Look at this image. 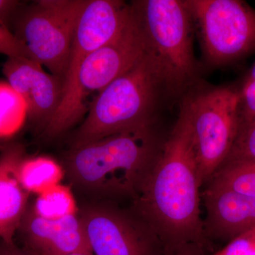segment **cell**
Returning a JSON list of instances; mask_svg holds the SVG:
<instances>
[{
    "label": "cell",
    "instance_id": "cell-1",
    "mask_svg": "<svg viewBox=\"0 0 255 255\" xmlns=\"http://www.w3.org/2000/svg\"><path fill=\"white\" fill-rule=\"evenodd\" d=\"M201 186L189 126L180 114L135 197L145 226L159 243L182 249L206 241Z\"/></svg>",
    "mask_w": 255,
    "mask_h": 255
},
{
    "label": "cell",
    "instance_id": "cell-2",
    "mask_svg": "<svg viewBox=\"0 0 255 255\" xmlns=\"http://www.w3.org/2000/svg\"><path fill=\"white\" fill-rule=\"evenodd\" d=\"M162 143L151 126L72 147L66 169L73 182L107 196L136 197Z\"/></svg>",
    "mask_w": 255,
    "mask_h": 255
},
{
    "label": "cell",
    "instance_id": "cell-3",
    "mask_svg": "<svg viewBox=\"0 0 255 255\" xmlns=\"http://www.w3.org/2000/svg\"><path fill=\"white\" fill-rule=\"evenodd\" d=\"M162 88H167L157 62L147 54L97 95L73 137V147L151 126Z\"/></svg>",
    "mask_w": 255,
    "mask_h": 255
},
{
    "label": "cell",
    "instance_id": "cell-4",
    "mask_svg": "<svg viewBox=\"0 0 255 255\" xmlns=\"http://www.w3.org/2000/svg\"><path fill=\"white\" fill-rule=\"evenodd\" d=\"M131 17L118 36L89 55L80 65L72 93L58 107L44 128L48 137L67 131L84 114L90 102L116 79L128 71L147 54L136 18Z\"/></svg>",
    "mask_w": 255,
    "mask_h": 255
},
{
    "label": "cell",
    "instance_id": "cell-5",
    "mask_svg": "<svg viewBox=\"0 0 255 255\" xmlns=\"http://www.w3.org/2000/svg\"><path fill=\"white\" fill-rule=\"evenodd\" d=\"M131 9L143 37L147 53L160 68L167 88L175 90L195 73L193 19L186 1L144 0Z\"/></svg>",
    "mask_w": 255,
    "mask_h": 255
},
{
    "label": "cell",
    "instance_id": "cell-6",
    "mask_svg": "<svg viewBox=\"0 0 255 255\" xmlns=\"http://www.w3.org/2000/svg\"><path fill=\"white\" fill-rule=\"evenodd\" d=\"M180 114L187 121L202 185L224 163L241 127L239 91L220 87L186 102Z\"/></svg>",
    "mask_w": 255,
    "mask_h": 255
},
{
    "label": "cell",
    "instance_id": "cell-7",
    "mask_svg": "<svg viewBox=\"0 0 255 255\" xmlns=\"http://www.w3.org/2000/svg\"><path fill=\"white\" fill-rule=\"evenodd\" d=\"M87 0H40L25 6L11 31L33 60L63 80L68 69L74 34Z\"/></svg>",
    "mask_w": 255,
    "mask_h": 255
},
{
    "label": "cell",
    "instance_id": "cell-8",
    "mask_svg": "<svg viewBox=\"0 0 255 255\" xmlns=\"http://www.w3.org/2000/svg\"><path fill=\"white\" fill-rule=\"evenodd\" d=\"M206 58L215 65L255 50V10L241 0H188Z\"/></svg>",
    "mask_w": 255,
    "mask_h": 255
},
{
    "label": "cell",
    "instance_id": "cell-9",
    "mask_svg": "<svg viewBox=\"0 0 255 255\" xmlns=\"http://www.w3.org/2000/svg\"><path fill=\"white\" fill-rule=\"evenodd\" d=\"M131 6L118 0H87L74 34L60 104L68 98L82 62L118 36L131 17Z\"/></svg>",
    "mask_w": 255,
    "mask_h": 255
},
{
    "label": "cell",
    "instance_id": "cell-10",
    "mask_svg": "<svg viewBox=\"0 0 255 255\" xmlns=\"http://www.w3.org/2000/svg\"><path fill=\"white\" fill-rule=\"evenodd\" d=\"M80 219L94 255H153V244H159L148 228L117 210L91 208Z\"/></svg>",
    "mask_w": 255,
    "mask_h": 255
},
{
    "label": "cell",
    "instance_id": "cell-11",
    "mask_svg": "<svg viewBox=\"0 0 255 255\" xmlns=\"http://www.w3.org/2000/svg\"><path fill=\"white\" fill-rule=\"evenodd\" d=\"M2 71L10 86L26 103L27 119L46 128L59 107L63 80L45 72L35 60L25 58H8Z\"/></svg>",
    "mask_w": 255,
    "mask_h": 255
},
{
    "label": "cell",
    "instance_id": "cell-12",
    "mask_svg": "<svg viewBox=\"0 0 255 255\" xmlns=\"http://www.w3.org/2000/svg\"><path fill=\"white\" fill-rule=\"evenodd\" d=\"M201 201L206 238L230 242L255 227V196L209 183Z\"/></svg>",
    "mask_w": 255,
    "mask_h": 255
},
{
    "label": "cell",
    "instance_id": "cell-13",
    "mask_svg": "<svg viewBox=\"0 0 255 255\" xmlns=\"http://www.w3.org/2000/svg\"><path fill=\"white\" fill-rule=\"evenodd\" d=\"M18 231L26 249L35 255H67L78 252H92L80 217L70 215L49 220L26 210Z\"/></svg>",
    "mask_w": 255,
    "mask_h": 255
},
{
    "label": "cell",
    "instance_id": "cell-14",
    "mask_svg": "<svg viewBox=\"0 0 255 255\" xmlns=\"http://www.w3.org/2000/svg\"><path fill=\"white\" fill-rule=\"evenodd\" d=\"M26 156L23 145L16 142L0 151V240L5 244H14L15 233L27 210L29 193L18 178L20 164Z\"/></svg>",
    "mask_w": 255,
    "mask_h": 255
},
{
    "label": "cell",
    "instance_id": "cell-15",
    "mask_svg": "<svg viewBox=\"0 0 255 255\" xmlns=\"http://www.w3.org/2000/svg\"><path fill=\"white\" fill-rule=\"evenodd\" d=\"M63 169L59 164L47 156L25 157L18 168V178L28 193L40 194L59 184Z\"/></svg>",
    "mask_w": 255,
    "mask_h": 255
},
{
    "label": "cell",
    "instance_id": "cell-16",
    "mask_svg": "<svg viewBox=\"0 0 255 255\" xmlns=\"http://www.w3.org/2000/svg\"><path fill=\"white\" fill-rule=\"evenodd\" d=\"M27 119V107L8 82H0V138L12 136Z\"/></svg>",
    "mask_w": 255,
    "mask_h": 255
},
{
    "label": "cell",
    "instance_id": "cell-17",
    "mask_svg": "<svg viewBox=\"0 0 255 255\" xmlns=\"http://www.w3.org/2000/svg\"><path fill=\"white\" fill-rule=\"evenodd\" d=\"M31 209L39 217L55 220L75 214L76 206L70 189L59 184L38 194Z\"/></svg>",
    "mask_w": 255,
    "mask_h": 255
},
{
    "label": "cell",
    "instance_id": "cell-18",
    "mask_svg": "<svg viewBox=\"0 0 255 255\" xmlns=\"http://www.w3.org/2000/svg\"><path fill=\"white\" fill-rule=\"evenodd\" d=\"M209 183L255 196V161L223 166L211 177Z\"/></svg>",
    "mask_w": 255,
    "mask_h": 255
},
{
    "label": "cell",
    "instance_id": "cell-19",
    "mask_svg": "<svg viewBox=\"0 0 255 255\" xmlns=\"http://www.w3.org/2000/svg\"><path fill=\"white\" fill-rule=\"evenodd\" d=\"M251 161H255V122L242 126L232 150L221 167Z\"/></svg>",
    "mask_w": 255,
    "mask_h": 255
},
{
    "label": "cell",
    "instance_id": "cell-20",
    "mask_svg": "<svg viewBox=\"0 0 255 255\" xmlns=\"http://www.w3.org/2000/svg\"><path fill=\"white\" fill-rule=\"evenodd\" d=\"M0 54L8 58H25L33 60L31 53L12 32L0 24Z\"/></svg>",
    "mask_w": 255,
    "mask_h": 255
},
{
    "label": "cell",
    "instance_id": "cell-21",
    "mask_svg": "<svg viewBox=\"0 0 255 255\" xmlns=\"http://www.w3.org/2000/svg\"><path fill=\"white\" fill-rule=\"evenodd\" d=\"M212 255H255V227L228 242Z\"/></svg>",
    "mask_w": 255,
    "mask_h": 255
},
{
    "label": "cell",
    "instance_id": "cell-22",
    "mask_svg": "<svg viewBox=\"0 0 255 255\" xmlns=\"http://www.w3.org/2000/svg\"><path fill=\"white\" fill-rule=\"evenodd\" d=\"M239 94L242 127L255 122V80H245Z\"/></svg>",
    "mask_w": 255,
    "mask_h": 255
},
{
    "label": "cell",
    "instance_id": "cell-23",
    "mask_svg": "<svg viewBox=\"0 0 255 255\" xmlns=\"http://www.w3.org/2000/svg\"><path fill=\"white\" fill-rule=\"evenodd\" d=\"M23 5L16 0H0V24L11 31L15 18Z\"/></svg>",
    "mask_w": 255,
    "mask_h": 255
},
{
    "label": "cell",
    "instance_id": "cell-24",
    "mask_svg": "<svg viewBox=\"0 0 255 255\" xmlns=\"http://www.w3.org/2000/svg\"><path fill=\"white\" fill-rule=\"evenodd\" d=\"M0 255H35L26 248H18L15 244L7 245L1 243L0 246Z\"/></svg>",
    "mask_w": 255,
    "mask_h": 255
},
{
    "label": "cell",
    "instance_id": "cell-25",
    "mask_svg": "<svg viewBox=\"0 0 255 255\" xmlns=\"http://www.w3.org/2000/svg\"><path fill=\"white\" fill-rule=\"evenodd\" d=\"M255 80V63L252 67L248 75H247L246 80Z\"/></svg>",
    "mask_w": 255,
    "mask_h": 255
},
{
    "label": "cell",
    "instance_id": "cell-26",
    "mask_svg": "<svg viewBox=\"0 0 255 255\" xmlns=\"http://www.w3.org/2000/svg\"><path fill=\"white\" fill-rule=\"evenodd\" d=\"M67 255H94L92 252H78V253H72Z\"/></svg>",
    "mask_w": 255,
    "mask_h": 255
}]
</instances>
